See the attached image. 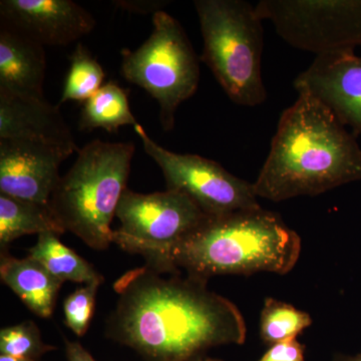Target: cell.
I'll list each match as a JSON object with an SVG mask.
<instances>
[{"instance_id":"obj_23","label":"cell","mask_w":361,"mask_h":361,"mask_svg":"<svg viewBox=\"0 0 361 361\" xmlns=\"http://www.w3.org/2000/svg\"><path fill=\"white\" fill-rule=\"evenodd\" d=\"M258 361H305L304 348L296 338L278 342Z\"/></svg>"},{"instance_id":"obj_14","label":"cell","mask_w":361,"mask_h":361,"mask_svg":"<svg viewBox=\"0 0 361 361\" xmlns=\"http://www.w3.org/2000/svg\"><path fill=\"white\" fill-rule=\"evenodd\" d=\"M44 47L8 26H0V92L44 99Z\"/></svg>"},{"instance_id":"obj_17","label":"cell","mask_w":361,"mask_h":361,"mask_svg":"<svg viewBox=\"0 0 361 361\" xmlns=\"http://www.w3.org/2000/svg\"><path fill=\"white\" fill-rule=\"evenodd\" d=\"M28 256L39 261L54 276L61 281L90 284L104 282V277L94 266L61 243L59 235L52 232L39 235L37 244L28 250Z\"/></svg>"},{"instance_id":"obj_5","label":"cell","mask_w":361,"mask_h":361,"mask_svg":"<svg viewBox=\"0 0 361 361\" xmlns=\"http://www.w3.org/2000/svg\"><path fill=\"white\" fill-rule=\"evenodd\" d=\"M194 6L203 37L200 61L233 103H264L263 20L256 7L244 0H196Z\"/></svg>"},{"instance_id":"obj_8","label":"cell","mask_w":361,"mask_h":361,"mask_svg":"<svg viewBox=\"0 0 361 361\" xmlns=\"http://www.w3.org/2000/svg\"><path fill=\"white\" fill-rule=\"evenodd\" d=\"M255 7L261 20L300 51L317 56L361 47V0H261Z\"/></svg>"},{"instance_id":"obj_11","label":"cell","mask_w":361,"mask_h":361,"mask_svg":"<svg viewBox=\"0 0 361 361\" xmlns=\"http://www.w3.org/2000/svg\"><path fill=\"white\" fill-rule=\"evenodd\" d=\"M297 92L315 97L355 135H361V56L322 54L294 80Z\"/></svg>"},{"instance_id":"obj_28","label":"cell","mask_w":361,"mask_h":361,"mask_svg":"<svg viewBox=\"0 0 361 361\" xmlns=\"http://www.w3.org/2000/svg\"><path fill=\"white\" fill-rule=\"evenodd\" d=\"M197 361H220V360H197Z\"/></svg>"},{"instance_id":"obj_6","label":"cell","mask_w":361,"mask_h":361,"mask_svg":"<svg viewBox=\"0 0 361 361\" xmlns=\"http://www.w3.org/2000/svg\"><path fill=\"white\" fill-rule=\"evenodd\" d=\"M153 25V32L139 49L123 51L121 73L158 102L161 127L170 132L180 104L198 90L200 61L184 28L170 14H154Z\"/></svg>"},{"instance_id":"obj_18","label":"cell","mask_w":361,"mask_h":361,"mask_svg":"<svg viewBox=\"0 0 361 361\" xmlns=\"http://www.w3.org/2000/svg\"><path fill=\"white\" fill-rule=\"evenodd\" d=\"M140 125L130 111L128 94L116 82H110L85 101L80 111V130L104 129L116 133L125 126Z\"/></svg>"},{"instance_id":"obj_25","label":"cell","mask_w":361,"mask_h":361,"mask_svg":"<svg viewBox=\"0 0 361 361\" xmlns=\"http://www.w3.org/2000/svg\"><path fill=\"white\" fill-rule=\"evenodd\" d=\"M68 361H97L78 342L66 341Z\"/></svg>"},{"instance_id":"obj_4","label":"cell","mask_w":361,"mask_h":361,"mask_svg":"<svg viewBox=\"0 0 361 361\" xmlns=\"http://www.w3.org/2000/svg\"><path fill=\"white\" fill-rule=\"evenodd\" d=\"M134 153L133 142L94 140L78 151L52 192L49 207L56 219L90 248L104 250L113 243L111 221L128 189Z\"/></svg>"},{"instance_id":"obj_16","label":"cell","mask_w":361,"mask_h":361,"mask_svg":"<svg viewBox=\"0 0 361 361\" xmlns=\"http://www.w3.org/2000/svg\"><path fill=\"white\" fill-rule=\"evenodd\" d=\"M52 232L61 235L66 230L54 217L49 205L21 200L0 193V246L7 245L25 235Z\"/></svg>"},{"instance_id":"obj_7","label":"cell","mask_w":361,"mask_h":361,"mask_svg":"<svg viewBox=\"0 0 361 361\" xmlns=\"http://www.w3.org/2000/svg\"><path fill=\"white\" fill-rule=\"evenodd\" d=\"M121 226L111 241L130 254H139L146 265L160 272H180L171 255L188 235L208 218L186 194L166 190L140 194L126 190L116 209Z\"/></svg>"},{"instance_id":"obj_24","label":"cell","mask_w":361,"mask_h":361,"mask_svg":"<svg viewBox=\"0 0 361 361\" xmlns=\"http://www.w3.org/2000/svg\"><path fill=\"white\" fill-rule=\"evenodd\" d=\"M116 6L121 7V8L126 9L130 13H153L155 14L161 11V7L167 6V1H151V0H146V1H116Z\"/></svg>"},{"instance_id":"obj_12","label":"cell","mask_w":361,"mask_h":361,"mask_svg":"<svg viewBox=\"0 0 361 361\" xmlns=\"http://www.w3.org/2000/svg\"><path fill=\"white\" fill-rule=\"evenodd\" d=\"M2 25L37 44L65 47L90 35L96 20L71 0H1Z\"/></svg>"},{"instance_id":"obj_15","label":"cell","mask_w":361,"mask_h":361,"mask_svg":"<svg viewBox=\"0 0 361 361\" xmlns=\"http://www.w3.org/2000/svg\"><path fill=\"white\" fill-rule=\"evenodd\" d=\"M0 277L35 314L51 317L63 282L54 276L39 261L18 259L1 252Z\"/></svg>"},{"instance_id":"obj_10","label":"cell","mask_w":361,"mask_h":361,"mask_svg":"<svg viewBox=\"0 0 361 361\" xmlns=\"http://www.w3.org/2000/svg\"><path fill=\"white\" fill-rule=\"evenodd\" d=\"M71 153L23 140H0V193L49 205L59 167Z\"/></svg>"},{"instance_id":"obj_19","label":"cell","mask_w":361,"mask_h":361,"mask_svg":"<svg viewBox=\"0 0 361 361\" xmlns=\"http://www.w3.org/2000/svg\"><path fill=\"white\" fill-rule=\"evenodd\" d=\"M70 61V70L66 75L59 104L71 101L85 103L103 87V66L99 65L84 44L78 42Z\"/></svg>"},{"instance_id":"obj_22","label":"cell","mask_w":361,"mask_h":361,"mask_svg":"<svg viewBox=\"0 0 361 361\" xmlns=\"http://www.w3.org/2000/svg\"><path fill=\"white\" fill-rule=\"evenodd\" d=\"M103 282L97 281L85 284V286L71 293L63 303L66 324L78 336H85L92 315L97 289Z\"/></svg>"},{"instance_id":"obj_20","label":"cell","mask_w":361,"mask_h":361,"mask_svg":"<svg viewBox=\"0 0 361 361\" xmlns=\"http://www.w3.org/2000/svg\"><path fill=\"white\" fill-rule=\"evenodd\" d=\"M311 323L312 319L307 313L296 310L290 304L267 298L261 312V338L270 345L296 338Z\"/></svg>"},{"instance_id":"obj_27","label":"cell","mask_w":361,"mask_h":361,"mask_svg":"<svg viewBox=\"0 0 361 361\" xmlns=\"http://www.w3.org/2000/svg\"><path fill=\"white\" fill-rule=\"evenodd\" d=\"M337 361H361V353L356 356H353V357L342 358V360Z\"/></svg>"},{"instance_id":"obj_21","label":"cell","mask_w":361,"mask_h":361,"mask_svg":"<svg viewBox=\"0 0 361 361\" xmlns=\"http://www.w3.org/2000/svg\"><path fill=\"white\" fill-rule=\"evenodd\" d=\"M56 348L42 341L37 324L25 322L0 331V353L14 357L37 360Z\"/></svg>"},{"instance_id":"obj_9","label":"cell","mask_w":361,"mask_h":361,"mask_svg":"<svg viewBox=\"0 0 361 361\" xmlns=\"http://www.w3.org/2000/svg\"><path fill=\"white\" fill-rule=\"evenodd\" d=\"M134 129L145 152L161 168L167 189L186 194L208 217L260 208L253 183L232 175L217 161L163 148L141 125Z\"/></svg>"},{"instance_id":"obj_2","label":"cell","mask_w":361,"mask_h":361,"mask_svg":"<svg viewBox=\"0 0 361 361\" xmlns=\"http://www.w3.org/2000/svg\"><path fill=\"white\" fill-rule=\"evenodd\" d=\"M284 110L253 183L256 196L281 202L361 180V149L336 116L305 92Z\"/></svg>"},{"instance_id":"obj_1","label":"cell","mask_w":361,"mask_h":361,"mask_svg":"<svg viewBox=\"0 0 361 361\" xmlns=\"http://www.w3.org/2000/svg\"><path fill=\"white\" fill-rule=\"evenodd\" d=\"M114 289L118 298L106 336L146 361H197L208 349L245 341L241 312L206 280L145 265L125 273Z\"/></svg>"},{"instance_id":"obj_13","label":"cell","mask_w":361,"mask_h":361,"mask_svg":"<svg viewBox=\"0 0 361 361\" xmlns=\"http://www.w3.org/2000/svg\"><path fill=\"white\" fill-rule=\"evenodd\" d=\"M0 140H23L78 153L70 127L58 106L44 99L0 92Z\"/></svg>"},{"instance_id":"obj_26","label":"cell","mask_w":361,"mask_h":361,"mask_svg":"<svg viewBox=\"0 0 361 361\" xmlns=\"http://www.w3.org/2000/svg\"><path fill=\"white\" fill-rule=\"evenodd\" d=\"M0 361H35L30 360H25V358L14 357V356L9 355H0Z\"/></svg>"},{"instance_id":"obj_3","label":"cell","mask_w":361,"mask_h":361,"mask_svg":"<svg viewBox=\"0 0 361 361\" xmlns=\"http://www.w3.org/2000/svg\"><path fill=\"white\" fill-rule=\"evenodd\" d=\"M300 252L299 235L279 214L260 207L207 218L173 250L171 264L206 281L216 275H284Z\"/></svg>"}]
</instances>
